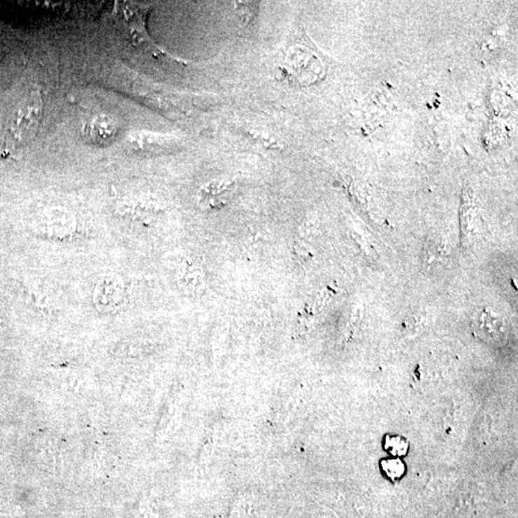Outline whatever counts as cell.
<instances>
[{
  "label": "cell",
  "instance_id": "3",
  "mask_svg": "<svg viewBox=\"0 0 518 518\" xmlns=\"http://www.w3.org/2000/svg\"><path fill=\"white\" fill-rule=\"evenodd\" d=\"M115 131L117 129L112 118L106 115H98L92 117L85 127L87 139L96 144L109 143L115 136Z\"/></svg>",
  "mask_w": 518,
  "mask_h": 518
},
{
  "label": "cell",
  "instance_id": "2",
  "mask_svg": "<svg viewBox=\"0 0 518 518\" xmlns=\"http://www.w3.org/2000/svg\"><path fill=\"white\" fill-rule=\"evenodd\" d=\"M123 287L118 278L105 277L98 282L94 290L95 308L103 313L115 310L122 300Z\"/></svg>",
  "mask_w": 518,
  "mask_h": 518
},
{
  "label": "cell",
  "instance_id": "5",
  "mask_svg": "<svg viewBox=\"0 0 518 518\" xmlns=\"http://www.w3.org/2000/svg\"><path fill=\"white\" fill-rule=\"evenodd\" d=\"M386 448L391 451L394 456H402L406 454L408 450V443L405 440L399 437L388 438L386 440Z\"/></svg>",
  "mask_w": 518,
  "mask_h": 518
},
{
  "label": "cell",
  "instance_id": "1",
  "mask_svg": "<svg viewBox=\"0 0 518 518\" xmlns=\"http://www.w3.org/2000/svg\"><path fill=\"white\" fill-rule=\"evenodd\" d=\"M43 110V97L38 92H31L20 103L10 118L5 131L6 150H20L34 141L42 122Z\"/></svg>",
  "mask_w": 518,
  "mask_h": 518
},
{
  "label": "cell",
  "instance_id": "4",
  "mask_svg": "<svg viewBox=\"0 0 518 518\" xmlns=\"http://www.w3.org/2000/svg\"><path fill=\"white\" fill-rule=\"evenodd\" d=\"M382 466L383 470L390 477L391 480H396V479L401 478L402 474L404 473V470H405L403 463L398 460V459L385 461V462H383Z\"/></svg>",
  "mask_w": 518,
  "mask_h": 518
}]
</instances>
